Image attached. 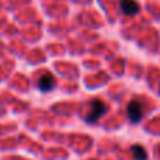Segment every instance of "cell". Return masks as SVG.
Here are the masks:
<instances>
[{
  "mask_svg": "<svg viewBox=\"0 0 160 160\" xmlns=\"http://www.w3.org/2000/svg\"><path fill=\"white\" fill-rule=\"evenodd\" d=\"M106 112V105L99 99H94L91 102V111L88 112V116H87V122L89 123H94L97 122L101 116L103 115Z\"/></svg>",
  "mask_w": 160,
  "mask_h": 160,
  "instance_id": "1",
  "label": "cell"
},
{
  "mask_svg": "<svg viewBox=\"0 0 160 160\" xmlns=\"http://www.w3.org/2000/svg\"><path fill=\"white\" fill-rule=\"evenodd\" d=\"M143 115V111H142V105L136 101H132V102L128 105V118H129L130 122L133 123H138L140 122Z\"/></svg>",
  "mask_w": 160,
  "mask_h": 160,
  "instance_id": "2",
  "label": "cell"
},
{
  "mask_svg": "<svg viewBox=\"0 0 160 160\" xmlns=\"http://www.w3.org/2000/svg\"><path fill=\"white\" fill-rule=\"evenodd\" d=\"M54 87H55V78L52 77V74L45 72L44 75L40 78L38 88L42 91V92H50L51 89H54Z\"/></svg>",
  "mask_w": 160,
  "mask_h": 160,
  "instance_id": "3",
  "label": "cell"
},
{
  "mask_svg": "<svg viewBox=\"0 0 160 160\" xmlns=\"http://www.w3.org/2000/svg\"><path fill=\"white\" fill-rule=\"evenodd\" d=\"M121 9L125 14L133 16L140 10V6L136 3L135 0H121Z\"/></svg>",
  "mask_w": 160,
  "mask_h": 160,
  "instance_id": "4",
  "label": "cell"
},
{
  "mask_svg": "<svg viewBox=\"0 0 160 160\" xmlns=\"http://www.w3.org/2000/svg\"><path fill=\"white\" fill-rule=\"evenodd\" d=\"M132 153H133V156H135L136 160H146L148 159L146 150L143 149V146H140V145H133L132 146Z\"/></svg>",
  "mask_w": 160,
  "mask_h": 160,
  "instance_id": "5",
  "label": "cell"
},
{
  "mask_svg": "<svg viewBox=\"0 0 160 160\" xmlns=\"http://www.w3.org/2000/svg\"><path fill=\"white\" fill-rule=\"evenodd\" d=\"M159 150H160V149H159Z\"/></svg>",
  "mask_w": 160,
  "mask_h": 160,
  "instance_id": "6",
  "label": "cell"
}]
</instances>
